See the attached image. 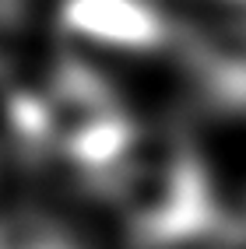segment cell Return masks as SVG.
I'll list each match as a JSON object with an SVG mask.
<instances>
[{"instance_id":"6da1fadb","label":"cell","mask_w":246,"mask_h":249,"mask_svg":"<svg viewBox=\"0 0 246 249\" xmlns=\"http://www.w3.org/2000/svg\"><path fill=\"white\" fill-rule=\"evenodd\" d=\"M67 21L77 32L106 42H137L151 32V21L130 0H71Z\"/></svg>"},{"instance_id":"7a4b0ae2","label":"cell","mask_w":246,"mask_h":249,"mask_svg":"<svg viewBox=\"0 0 246 249\" xmlns=\"http://www.w3.org/2000/svg\"><path fill=\"white\" fill-rule=\"evenodd\" d=\"M0 249H81L60 221L36 211H14L0 218Z\"/></svg>"}]
</instances>
